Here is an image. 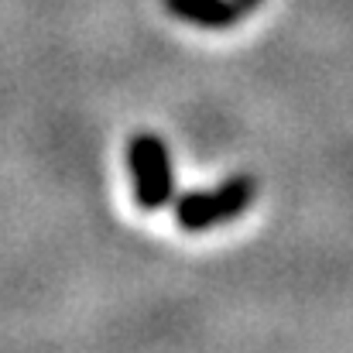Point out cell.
Returning a JSON list of instances; mask_svg holds the SVG:
<instances>
[{"label": "cell", "instance_id": "obj_1", "mask_svg": "<svg viewBox=\"0 0 353 353\" xmlns=\"http://www.w3.org/2000/svg\"><path fill=\"white\" fill-rule=\"evenodd\" d=\"M127 165L134 179V199L141 210L154 213L172 203L175 175H172V154L158 134H134L127 144Z\"/></svg>", "mask_w": 353, "mask_h": 353}, {"label": "cell", "instance_id": "obj_2", "mask_svg": "<svg viewBox=\"0 0 353 353\" xmlns=\"http://www.w3.org/2000/svg\"><path fill=\"white\" fill-rule=\"evenodd\" d=\"M257 196V182L247 179V175H236L220 182L216 189L210 192H189L175 203V220L182 230H210V227H220L227 220H236Z\"/></svg>", "mask_w": 353, "mask_h": 353}, {"label": "cell", "instance_id": "obj_3", "mask_svg": "<svg viewBox=\"0 0 353 353\" xmlns=\"http://www.w3.org/2000/svg\"><path fill=\"white\" fill-rule=\"evenodd\" d=\"M165 10L189 21V24H199V28H234L240 21V14H247L240 7V0H165Z\"/></svg>", "mask_w": 353, "mask_h": 353}, {"label": "cell", "instance_id": "obj_4", "mask_svg": "<svg viewBox=\"0 0 353 353\" xmlns=\"http://www.w3.org/2000/svg\"><path fill=\"white\" fill-rule=\"evenodd\" d=\"M257 3H261V0H240V7H243V10H254Z\"/></svg>", "mask_w": 353, "mask_h": 353}]
</instances>
